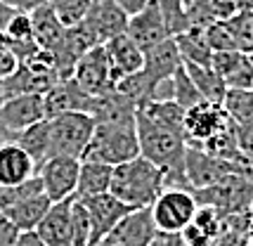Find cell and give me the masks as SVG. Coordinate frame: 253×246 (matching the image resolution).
I'll use <instances>...</instances> for the list:
<instances>
[{"instance_id": "30", "label": "cell", "mask_w": 253, "mask_h": 246, "mask_svg": "<svg viewBox=\"0 0 253 246\" xmlns=\"http://www.w3.org/2000/svg\"><path fill=\"white\" fill-rule=\"evenodd\" d=\"M182 237H185V242H187L189 246H213L215 244V239L211 235H206L199 225L189 223L185 230H182Z\"/></svg>"}, {"instance_id": "3", "label": "cell", "mask_w": 253, "mask_h": 246, "mask_svg": "<svg viewBox=\"0 0 253 246\" xmlns=\"http://www.w3.org/2000/svg\"><path fill=\"white\" fill-rule=\"evenodd\" d=\"M47 121H50V157L66 154L83 159V152L95 133V119L85 112H64Z\"/></svg>"}, {"instance_id": "39", "label": "cell", "mask_w": 253, "mask_h": 246, "mask_svg": "<svg viewBox=\"0 0 253 246\" xmlns=\"http://www.w3.org/2000/svg\"><path fill=\"white\" fill-rule=\"evenodd\" d=\"M2 102H5V85H2V81H0V107H2Z\"/></svg>"}, {"instance_id": "34", "label": "cell", "mask_w": 253, "mask_h": 246, "mask_svg": "<svg viewBox=\"0 0 253 246\" xmlns=\"http://www.w3.org/2000/svg\"><path fill=\"white\" fill-rule=\"evenodd\" d=\"M14 246H47V244H45L43 237L38 235L36 230H24V232H19Z\"/></svg>"}, {"instance_id": "32", "label": "cell", "mask_w": 253, "mask_h": 246, "mask_svg": "<svg viewBox=\"0 0 253 246\" xmlns=\"http://www.w3.org/2000/svg\"><path fill=\"white\" fill-rule=\"evenodd\" d=\"M237 130H239V147L246 157L253 159V121L249 123H237Z\"/></svg>"}, {"instance_id": "33", "label": "cell", "mask_w": 253, "mask_h": 246, "mask_svg": "<svg viewBox=\"0 0 253 246\" xmlns=\"http://www.w3.org/2000/svg\"><path fill=\"white\" fill-rule=\"evenodd\" d=\"M152 246H189L187 242H185V237H182V232H156L154 242H152Z\"/></svg>"}, {"instance_id": "37", "label": "cell", "mask_w": 253, "mask_h": 246, "mask_svg": "<svg viewBox=\"0 0 253 246\" xmlns=\"http://www.w3.org/2000/svg\"><path fill=\"white\" fill-rule=\"evenodd\" d=\"M14 7H10L7 2H2L0 0V31H5V26H7V22H10L12 17H14Z\"/></svg>"}, {"instance_id": "21", "label": "cell", "mask_w": 253, "mask_h": 246, "mask_svg": "<svg viewBox=\"0 0 253 246\" xmlns=\"http://www.w3.org/2000/svg\"><path fill=\"white\" fill-rule=\"evenodd\" d=\"M111 173H114L111 164L81 159V175H78L76 197H95V194H102V192H109Z\"/></svg>"}, {"instance_id": "8", "label": "cell", "mask_w": 253, "mask_h": 246, "mask_svg": "<svg viewBox=\"0 0 253 246\" xmlns=\"http://www.w3.org/2000/svg\"><path fill=\"white\" fill-rule=\"evenodd\" d=\"M45 119V100L43 95H14L5 97L0 107V137L12 140L24 128Z\"/></svg>"}, {"instance_id": "10", "label": "cell", "mask_w": 253, "mask_h": 246, "mask_svg": "<svg viewBox=\"0 0 253 246\" xmlns=\"http://www.w3.org/2000/svg\"><path fill=\"white\" fill-rule=\"evenodd\" d=\"M74 79L90 95H104V92H111L116 88V79H114L104 43L92 45L88 52L78 59L76 69H74Z\"/></svg>"}, {"instance_id": "20", "label": "cell", "mask_w": 253, "mask_h": 246, "mask_svg": "<svg viewBox=\"0 0 253 246\" xmlns=\"http://www.w3.org/2000/svg\"><path fill=\"white\" fill-rule=\"evenodd\" d=\"M50 206H52V199L45 192H38V194H31V197H26L22 202L2 208L0 213L5 218H10L12 223L19 227V232H24V230H36L41 225V220L45 218V213L50 211Z\"/></svg>"}, {"instance_id": "22", "label": "cell", "mask_w": 253, "mask_h": 246, "mask_svg": "<svg viewBox=\"0 0 253 246\" xmlns=\"http://www.w3.org/2000/svg\"><path fill=\"white\" fill-rule=\"evenodd\" d=\"M31 19H33V41L38 43L41 50H52L62 41V34H64L66 26L59 22V17L50 7V2L36 7L31 12Z\"/></svg>"}, {"instance_id": "31", "label": "cell", "mask_w": 253, "mask_h": 246, "mask_svg": "<svg viewBox=\"0 0 253 246\" xmlns=\"http://www.w3.org/2000/svg\"><path fill=\"white\" fill-rule=\"evenodd\" d=\"M17 237H19V227L0 213V246H14Z\"/></svg>"}, {"instance_id": "24", "label": "cell", "mask_w": 253, "mask_h": 246, "mask_svg": "<svg viewBox=\"0 0 253 246\" xmlns=\"http://www.w3.org/2000/svg\"><path fill=\"white\" fill-rule=\"evenodd\" d=\"M177 41L180 55L185 62H197V64H211L213 62V47L206 36V26H189L187 31L173 36Z\"/></svg>"}, {"instance_id": "17", "label": "cell", "mask_w": 253, "mask_h": 246, "mask_svg": "<svg viewBox=\"0 0 253 246\" xmlns=\"http://www.w3.org/2000/svg\"><path fill=\"white\" fill-rule=\"evenodd\" d=\"M104 47H107V55H109V64H111V71H114V79H116V85H119L121 79H126V76H130V74L142 69L144 50L126 31L109 38L104 43Z\"/></svg>"}, {"instance_id": "9", "label": "cell", "mask_w": 253, "mask_h": 246, "mask_svg": "<svg viewBox=\"0 0 253 246\" xmlns=\"http://www.w3.org/2000/svg\"><path fill=\"white\" fill-rule=\"evenodd\" d=\"M81 199L85 204L90 220V246H95L104 237H109L111 230L116 227V223L126 213L132 211V206L121 202L111 192H102V194H95V197H81Z\"/></svg>"}, {"instance_id": "25", "label": "cell", "mask_w": 253, "mask_h": 246, "mask_svg": "<svg viewBox=\"0 0 253 246\" xmlns=\"http://www.w3.org/2000/svg\"><path fill=\"white\" fill-rule=\"evenodd\" d=\"M185 62V59H182ZM185 69L187 74L192 76L197 90L201 92L204 100L211 102H222L225 100V92H227V83L222 79L220 74L211 64H197V62H185Z\"/></svg>"}, {"instance_id": "19", "label": "cell", "mask_w": 253, "mask_h": 246, "mask_svg": "<svg viewBox=\"0 0 253 246\" xmlns=\"http://www.w3.org/2000/svg\"><path fill=\"white\" fill-rule=\"evenodd\" d=\"M38 175L31 154L14 140L0 142V185H19L24 180Z\"/></svg>"}, {"instance_id": "38", "label": "cell", "mask_w": 253, "mask_h": 246, "mask_svg": "<svg viewBox=\"0 0 253 246\" xmlns=\"http://www.w3.org/2000/svg\"><path fill=\"white\" fill-rule=\"evenodd\" d=\"M95 246H123V244H119L114 237H104V239H102V242H97Z\"/></svg>"}, {"instance_id": "12", "label": "cell", "mask_w": 253, "mask_h": 246, "mask_svg": "<svg viewBox=\"0 0 253 246\" xmlns=\"http://www.w3.org/2000/svg\"><path fill=\"white\" fill-rule=\"evenodd\" d=\"M128 19L130 14L121 5H116V0H92L88 14L81 24L92 34L95 43H107L109 38L128 29Z\"/></svg>"}, {"instance_id": "29", "label": "cell", "mask_w": 253, "mask_h": 246, "mask_svg": "<svg viewBox=\"0 0 253 246\" xmlns=\"http://www.w3.org/2000/svg\"><path fill=\"white\" fill-rule=\"evenodd\" d=\"M71 225H74V246H90V220L85 204L81 197H71Z\"/></svg>"}, {"instance_id": "7", "label": "cell", "mask_w": 253, "mask_h": 246, "mask_svg": "<svg viewBox=\"0 0 253 246\" xmlns=\"http://www.w3.org/2000/svg\"><path fill=\"white\" fill-rule=\"evenodd\" d=\"M38 175L43 180V190L52 202H62L76 194L78 175H81V159L57 154L50 157L38 168Z\"/></svg>"}, {"instance_id": "2", "label": "cell", "mask_w": 253, "mask_h": 246, "mask_svg": "<svg viewBox=\"0 0 253 246\" xmlns=\"http://www.w3.org/2000/svg\"><path fill=\"white\" fill-rule=\"evenodd\" d=\"M166 190V170L154 161L137 154L114 166L109 192L132 208H147Z\"/></svg>"}, {"instance_id": "36", "label": "cell", "mask_w": 253, "mask_h": 246, "mask_svg": "<svg viewBox=\"0 0 253 246\" xmlns=\"http://www.w3.org/2000/svg\"><path fill=\"white\" fill-rule=\"evenodd\" d=\"M149 2H152V0H116V5H121L123 10L130 14V17H132V14H137L140 10H144Z\"/></svg>"}, {"instance_id": "11", "label": "cell", "mask_w": 253, "mask_h": 246, "mask_svg": "<svg viewBox=\"0 0 253 246\" xmlns=\"http://www.w3.org/2000/svg\"><path fill=\"white\" fill-rule=\"evenodd\" d=\"M185 168H187V180H189V185H192V190L209 187V185H215V182L225 180L227 175H232V173H239V166H237L234 161L213 157L206 149L194 147V145L187 147Z\"/></svg>"}, {"instance_id": "13", "label": "cell", "mask_w": 253, "mask_h": 246, "mask_svg": "<svg viewBox=\"0 0 253 246\" xmlns=\"http://www.w3.org/2000/svg\"><path fill=\"white\" fill-rule=\"evenodd\" d=\"M126 34L130 36L142 50H149L154 45L164 43L166 38H170V31H168V24H166V17H164V12H161L159 0H152L144 10L132 14L130 19H128Z\"/></svg>"}, {"instance_id": "15", "label": "cell", "mask_w": 253, "mask_h": 246, "mask_svg": "<svg viewBox=\"0 0 253 246\" xmlns=\"http://www.w3.org/2000/svg\"><path fill=\"white\" fill-rule=\"evenodd\" d=\"M182 67V55H180V47L177 41L170 36L166 38L164 43L154 45L149 50H144V64H142V74L147 76V81L152 83L156 95V88L164 83V81L173 79L177 69Z\"/></svg>"}, {"instance_id": "27", "label": "cell", "mask_w": 253, "mask_h": 246, "mask_svg": "<svg viewBox=\"0 0 253 246\" xmlns=\"http://www.w3.org/2000/svg\"><path fill=\"white\" fill-rule=\"evenodd\" d=\"M173 100H175L177 104H182L185 109H189L192 104H197V102L204 100L201 92L197 90V85H194L192 76L187 74V69H185V62H182V67L173 74Z\"/></svg>"}, {"instance_id": "14", "label": "cell", "mask_w": 253, "mask_h": 246, "mask_svg": "<svg viewBox=\"0 0 253 246\" xmlns=\"http://www.w3.org/2000/svg\"><path fill=\"white\" fill-rule=\"evenodd\" d=\"M45 100V119H52L57 114L64 112H85L90 114V107H92V100L95 95H90L78 85V81L74 76L69 79H59L43 95Z\"/></svg>"}, {"instance_id": "6", "label": "cell", "mask_w": 253, "mask_h": 246, "mask_svg": "<svg viewBox=\"0 0 253 246\" xmlns=\"http://www.w3.org/2000/svg\"><path fill=\"white\" fill-rule=\"evenodd\" d=\"M232 123L230 114L225 109L222 102L201 100L185 109V137L187 145H201L215 133H220L222 128H227Z\"/></svg>"}, {"instance_id": "1", "label": "cell", "mask_w": 253, "mask_h": 246, "mask_svg": "<svg viewBox=\"0 0 253 246\" xmlns=\"http://www.w3.org/2000/svg\"><path fill=\"white\" fill-rule=\"evenodd\" d=\"M140 154V137H137V112L107 116L95 121V133L90 137L83 159L104 161L119 166L128 159Z\"/></svg>"}, {"instance_id": "18", "label": "cell", "mask_w": 253, "mask_h": 246, "mask_svg": "<svg viewBox=\"0 0 253 246\" xmlns=\"http://www.w3.org/2000/svg\"><path fill=\"white\" fill-rule=\"evenodd\" d=\"M36 232L47 246H74V225H71V197L52 202Z\"/></svg>"}, {"instance_id": "23", "label": "cell", "mask_w": 253, "mask_h": 246, "mask_svg": "<svg viewBox=\"0 0 253 246\" xmlns=\"http://www.w3.org/2000/svg\"><path fill=\"white\" fill-rule=\"evenodd\" d=\"M12 140L31 154V159L36 161V168H41L50 159V121L47 119H41L33 125L24 128L22 133H17Z\"/></svg>"}, {"instance_id": "40", "label": "cell", "mask_w": 253, "mask_h": 246, "mask_svg": "<svg viewBox=\"0 0 253 246\" xmlns=\"http://www.w3.org/2000/svg\"><path fill=\"white\" fill-rule=\"evenodd\" d=\"M249 246H251V244H249Z\"/></svg>"}, {"instance_id": "26", "label": "cell", "mask_w": 253, "mask_h": 246, "mask_svg": "<svg viewBox=\"0 0 253 246\" xmlns=\"http://www.w3.org/2000/svg\"><path fill=\"white\" fill-rule=\"evenodd\" d=\"M222 104H225V109H227L232 121H237V123L253 121V90L227 88Z\"/></svg>"}, {"instance_id": "28", "label": "cell", "mask_w": 253, "mask_h": 246, "mask_svg": "<svg viewBox=\"0 0 253 246\" xmlns=\"http://www.w3.org/2000/svg\"><path fill=\"white\" fill-rule=\"evenodd\" d=\"M64 26H76L85 19L92 0H47Z\"/></svg>"}, {"instance_id": "35", "label": "cell", "mask_w": 253, "mask_h": 246, "mask_svg": "<svg viewBox=\"0 0 253 246\" xmlns=\"http://www.w3.org/2000/svg\"><path fill=\"white\" fill-rule=\"evenodd\" d=\"M2 2H7L10 7H14V10H19V12H33L36 7L45 5L47 0H2Z\"/></svg>"}, {"instance_id": "16", "label": "cell", "mask_w": 253, "mask_h": 246, "mask_svg": "<svg viewBox=\"0 0 253 246\" xmlns=\"http://www.w3.org/2000/svg\"><path fill=\"white\" fill-rule=\"evenodd\" d=\"M156 232L159 230L152 218V208L147 206V208H132L130 213H126L109 237H114L123 246H152Z\"/></svg>"}, {"instance_id": "5", "label": "cell", "mask_w": 253, "mask_h": 246, "mask_svg": "<svg viewBox=\"0 0 253 246\" xmlns=\"http://www.w3.org/2000/svg\"><path fill=\"white\" fill-rule=\"evenodd\" d=\"M149 208H152L156 230L182 232L192 223V218L199 208V202L194 192L187 190V187H166Z\"/></svg>"}, {"instance_id": "4", "label": "cell", "mask_w": 253, "mask_h": 246, "mask_svg": "<svg viewBox=\"0 0 253 246\" xmlns=\"http://www.w3.org/2000/svg\"><path fill=\"white\" fill-rule=\"evenodd\" d=\"M59 81V74L55 69V59L50 50H38L36 55L24 59L19 69L12 74L5 85V97L14 95H45L47 90Z\"/></svg>"}]
</instances>
